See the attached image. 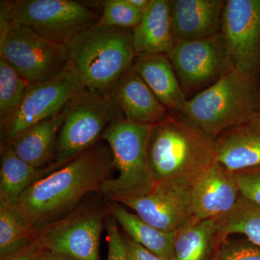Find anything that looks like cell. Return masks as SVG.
<instances>
[{
	"mask_svg": "<svg viewBox=\"0 0 260 260\" xmlns=\"http://www.w3.org/2000/svg\"><path fill=\"white\" fill-rule=\"evenodd\" d=\"M109 214V202L89 195L69 214L38 231L37 242L75 260H100L101 237Z\"/></svg>",
	"mask_w": 260,
	"mask_h": 260,
	"instance_id": "obj_8",
	"label": "cell"
},
{
	"mask_svg": "<svg viewBox=\"0 0 260 260\" xmlns=\"http://www.w3.org/2000/svg\"><path fill=\"white\" fill-rule=\"evenodd\" d=\"M153 124H138L117 118L109 124L102 140L112 152L117 177L108 179L100 194L110 201L145 196L157 183L148 158L149 138Z\"/></svg>",
	"mask_w": 260,
	"mask_h": 260,
	"instance_id": "obj_5",
	"label": "cell"
},
{
	"mask_svg": "<svg viewBox=\"0 0 260 260\" xmlns=\"http://www.w3.org/2000/svg\"><path fill=\"white\" fill-rule=\"evenodd\" d=\"M222 34L234 68L260 81V0H227Z\"/></svg>",
	"mask_w": 260,
	"mask_h": 260,
	"instance_id": "obj_12",
	"label": "cell"
},
{
	"mask_svg": "<svg viewBox=\"0 0 260 260\" xmlns=\"http://www.w3.org/2000/svg\"><path fill=\"white\" fill-rule=\"evenodd\" d=\"M109 95L123 118L132 122L155 124L165 120L170 114L133 67Z\"/></svg>",
	"mask_w": 260,
	"mask_h": 260,
	"instance_id": "obj_16",
	"label": "cell"
},
{
	"mask_svg": "<svg viewBox=\"0 0 260 260\" xmlns=\"http://www.w3.org/2000/svg\"><path fill=\"white\" fill-rule=\"evenodd\" d=\"M211 260H260V247L246 240H224L217 246Z\"/></svg>",
	"mask_w": 260,
	"mask_h": 260,
	"instance_id": "obj_28",
	"label": "cell"
},
{
	"mask_svg": "<svg viewBox=\"0 0 260 260\" xmlns=\"http://www.w3.org/2000/svg\"><path fill=\"white\" fill-rule=\"evenodd\" d=\"M113 170L110 148L99 142L32 184L15 206L37 232L69 214L89 195L100 193Z\"/></svg>",
	"mask_w": 260,
	"mask_h": 260,
	"instance_id": "obj_1",
	"label": "cell"
},
{
	"mask_svg": "<svg viewBox=\"0 0 260 260\" xmlns=\"http://www.w3.org/2000/svg\"><path fill=\"white\" fill-rule=\"evenodd\" d=\"M218 220H196L176 232L172 260H211L218 246Z\"/></svg>",
	"mask_w": 260,
	"mask_h": 260,
	"instance_id": "obj_22",
	"label": "cell"
},
{
	"mask_svg": "<svg viewBox=\"0 0 260 260\" xmlns=\"http://www.w3.org/2000/svg\"><path fill=\"white\" fill-rule=\"evenodd\" d=\"M148 153L157 184L191 187L215 161V140L205 135L177 113L153 124Z\"/></svg>",
	"mask_w": 260,
	"mask_h": 260,
	"instance_id": "obj_2",
	"label": "cell"
},
{
	"mask_svg": "<svg viewBox=\"0 0 260 260\" xmlns=\"http://www.w3.org/2000/svg\"><path fill=\"white\" fill-rule=\"evenodd\" d=\"M133 68L169 112H180L187 99L167 55H137Z\"/></svg>",
	"mask_w": 260,
	"mask_h": 260,
	"instance_id": "obj_19",
	"label": "cell"
},
{
	"mask_svg": "<svg viewBox=\"0 0 260 260\" xmlns=\"http://www.w3.org/2000/svg\"><path fill=\"white\" fill-rule=\"evenodd\" d=\"M176 41L169 1L150 0L139 24L133 29V47L137 55H167Z\"/></svg>",
	"mask_w": 260,
	"mask_h": 260,
	"instance_id": "obj_20",
	"label": "cell"
},
{
	"mask_svg": "<svg viewBox=\"0 0 260 260\" xmlns=\"http://www.w3.org/2000/svg\"><path fill=\"white\" fill-rule=\"evenodd\" d=\"M215 161L235 173L260 165V110L215 139Z\"/></svg>",
	"mask_w": 260,
	"mask_h": 260,
	"instance_id": "obj_15",
	"label": "cell"
},
{
	"mask_svg": "<svg viewBox=\"0 0 260 260\" xmlns=\"http://www.w3.org/2000/svg\"><path fill=\"white\" fill-rule=\"evenodd\" d=\"M218 220V246L232 234H242L260 247V205L241 195L232 211Z\"/></svg>",
	"mask_w": 260,
	"mask_h": 260,
	"instance_id": "obj_24",
	"label": "cell"
},
{
	"mask_svg": "<svg viewBox=\"0 0 260 260\" xmlns=\"http://www.w3.org/2000/svg\"><path fill=\"white\" fill-rule=\"evenodd\" d=\"M110 214L130 239L165 260H172L176 232L160 230L143 220L122 205L109 201Z\"/></svg>",
	"mask_w": 260,
	"mask_h": 260,
	"instance_id": "obj_21",
	"label": "cell"
},
{
	"mask_svg": "<svg viewBox=\"0 0 260 260\" xmlns=\"http://www.w3.org/2000/svg\"><path fill=\"white\" fill-rule=\"evenodd\" d=\"M98 4L102 8V13L96 26L133 30L143 17V12L135 9L127 0H106Z\"/></svg>",
	"mask_w": 260,
	"mask_h": 260,
	"instance_id": "obj_27",
	"label": "cell"
},
{
	"mask_svg": "<svg viewBox=\"0 0 260 260\" xmlns=\"http://www.w3.org/2000/svg\"><path fill=\"white\" fill-rule=\"evenodd\" d=\"M42 251L41 246L36 242L20 250L0 257V260H37Z\"/></svg>",
	"mask_w": 260,
	"mask_h": 260,
	"instance_id": "obj_32",
	"label": "cell"
},
{
	"mask_svg": "<svg viewBox=\"0 0 260 260\" xmlns=\"http://www.w3.org/2000/svg\"><path fill=\"white\" fill-rule=\"evenodd\" d=\"M240 197L232 173L215 161L191 186L193 219L219 220L232 211Z\"/></svg>",
	"mask_w": 260,
	"mask_h": 260,
	"instance_id": "obj_14",
	"label": "cell"
},
{
	"mask_svg": "<svg viewBox=\"0 0 260 260\" xmlns=\"http://www.w3.org/2000/svg\"><path fill=\"white\" fill-rule=\"evenodd\" d=\"M49 174L20 158L9 145L1 144L0 203L15 205L24 191Z\"/></svg>",
	"mask_w": 260,
	"mask_h": 260,
	"instance_id": "obj_23",
	"label": "cell"
},
{
	"mask_svg": "<svg viewBox=\"0 0 260 260\" xmlns=\"http://www.w3.org/2000/svg\"><path fill=\"white\" fill-rule=\"evenodd\" d=\"M68 104L55 115L27 128L9 143L15 153L25 162L38 169L52 166L56 155L59 130L68 112Z\"/></svg>",
	"mask_w": 260,
	"mask_h": 260,
	"instance_id": "obj_18",
	"label": "cell"
},
{
	"mask_svg": "<svg viewBox=\"0 0 260 260\" xmlns=\"http://www.w3.org/2000/svg\"><path fill=\"white\" fill-rule=\"evenodd\" d=\"M259 80L234 68L210 87L186 101L177 113L215 140L247 120L258 109Z\"/></svg>",
	"mask_w": 260,
	"mask_h": 260,
	"instance_id": "obj_4",
	"label": "cell"
},
{
	"mask_svg": "<svg viewBox=\"0 0 260 260\" xmlns=\"http://www.w3.org/2000/svg\"><path fill=\"white\" fill-rule=\"evenodd\" d=\"M105 229L107 233V260H126L122 235L119 232L117 222L111 214L107 219Z\"/></svg>",
	"mask_w": 260,
	"mask_h": 260,
	"instance_id": "obj_30",
	"label": "cell"
},
{
	"mask_svg": "<svg viewBox=\"0 0 260 260\" xmlns=\"http://www.w3.org/2000/svg\"><path fill=\"white\" fill-rule=\"evenodd\" d=\"M85 89L79 77L68 65L54 78L30 84L16 110L0 124L1 144H9L27 128L61 112Z\"/></svg>",
	"mask_w": 260,
	"mask_h": 260,
	"instance_id": "obj_11",
	"label": "cell"
},
{
	"mask_svg": "<svg viewBox=\"0 0 260 260\" xmlns=\"http://www.w3.org/2000/svg\"><path fill=\"white\" fill-rule=\"evenodd\" d=\"M0 56L30 84L60 74L68 65L66 46L22 25L0 23Z\"/></svg>",
	"mask_w": 260,
	"mask_h": 260,
	"instance_id": "obj_9",
	"label": "cell"
},
{
	"mask_svg": "<svg viewBox=\"0 0 260 260\" xmlns=\"http://www.w3.org/2000/svg\"><path fill=\"white\" fill-rule=\"evenodd\" d=\"M173 29L176 40H194L221 32L225 1L172 0Z\"/></svg>",
	"mask_w": 260,
	"mask_h": 260,
	"instance_id": "obj_17",
	"label": "cell"
},
{
	"mask_svg": "<svg viewBox=\"0 0 260 260\" xmlns=\"http://www.w3.org/2000/svg\"><path fill=\"white\" fill-rule=\"evenodd\" d=\"M0 5V23L27 27L62 45L95 25L101 16L72 0H12L1 1Z\"/></svg>",
	"mask_w": 260,
	"mask_h": 260,
	"instance_id": "obj_6",
	"label": "cell"
},
{
	"mask_svg": "<svg viewBox=\"0 0 260 260\" xmlns=\"http://www.w3.org/2000/svg\"><path fill=\"white\" fill-rule=\"evenodd\" d=\"M127 2L135 9L144 12L150 4V0H127Z\"/></svg>",
	"mask_w": 260,
	"mask_h": 260,
	"instance_id": "obj_34",
	"label": "cell"
},
{
	"mask_svg": "<svg viewBox=\"0 0 260 260\" xmlns=\"http://www.w3.org/2000/svg\"><path fill=\"white\" fill-rule=\"evenodd\" d=\"M121 235L125 249L126 260H165L134 242L127 235L122 234Z\"/></svg>",
	"mask_w": 260,
	"mask_h": 260,
	"instance_id": "obj_31",
	"label": "cell"
},
{
	"mask_svg": "<svg viewBox=\"0 0 260 260\" xmlns=\"http://www.w3.org/2000/svg\"><path fill=\"white\" fill-rule=\"evenodd\" d=\"M116 203L131 208L145 222L164 232H177L193 220L189 186L157 184L148 194Z\"/></svg>",
	"mask_w": 260,
	"mask_h": 260,
	"instance_id": "obj_13",
	"label": "cell"
},
{
	"mask_svg": "<svg viewBox=\"0 0 260 260\" xmlns=\"http://www.w3.org/2000/svg\"><path fill=\"white\" fill-rule=\"evenodd\" d=\"M37 242V232L15 205L0 203V257Z\"/></svg>",
	"mask_w": 260,
	"mask_h": 260,
	"instance_id": "obj_25",
	"label": "cell"
},
{
	"mask_svg": "<svg viewBox=\"0 0 260 260\" xmlns=\"http://www.w3.org/2000/svg\"><path fill=\"white\" fill-rule=\"evenodd\" d=\"M119 117L123 116L109 93H95L87 89L80 92L68 106L49 174L100 142L109 124Z\"/></svg>",
	"mask_w": 260,
	"mask_h": 260,
	"instance_id": "obj_7",
	"label": "cell"
},
{
	"mask_svg": "<svg viewBox=\"0 0 260 260\" xmlns=\"http://www.w3.org/2000/svg\"><path fill=\"white\" fill-rule=\"evenodd\" d=\"M184 93L197 94L234 68L222 32L194 40H177L167 54Z\"/></svg>",
	"mask_w": 260,
	"mask_h": 260,
	"instance_id": "obj_10",
	"label": "cell"
},
{
	"mask_svg": "<svg viewBox=\"0 0 260 260\" xmlns=\"http://www.w3.org/2000/svg\"><path fill=\"white\" fill-rule=\"evenodd\" d=\"M68 66L90 91L107 94L132 68L137 54L133 44V30L87 28L66 44Z\"/></svg>",
	"mask_w": 260,
	"mask_h": 260,
	"instance_id": "obj_3",
	"label": "cell"
},
{
	"mask_svg": "<svg viewBox=\"0 0 260 260\" xmlns=\"http://www.w3.org/2000/svg\"><path fill=\"white\" fill-rule=\"evenodd\" d=\"M30 85L0 56V124L16 110Z\"/></svg>",
	"mask_w": 260,
	"mask_h": 260,
	"instance_id": "obj_26",
	"label": "cell"
},
{
	"mask_svg": "<svg viewBox=\"0 0 260 260\" xmlns=\"http://www.w3.org/2000/svg\"><path fill=\"white\" fill-rule=\"evenodd\" d=\"M258 109L260 110V88L259 90V93H258Z\"/></svg>",
	"mask_w": 260,
	"mask_h": 260,
	"instance_id": "obj_35",
	"label": "cell"
},
{
	"mask_svg": "<svg viewBox=\"0 0 260 260\" xmlns=\"http://www.w3.org/2000/svg\"><path fill=\"white\" fill-rule=\"evenodd\" d=\"M232 174L241 195L260 205V165Z\"/></svg>",
	"mask_w": 260,
	"mask_h": 260,
	"instance_id": "obj_29",
	"label": "cell"
},
{
	"mask_svg": "<svg viewBox=\"0 0 260 260\" xmlns=\"http://www.w3.org/2000/svg\"><path fill=\"white\" fill-rule=\"evenodd\" d=\"M37 260H75L70 256L43 249Z\"/></svg>",
	"mask_w": 260,
	"mask_h": 260,
	"instance_id": "obj_33",
	"label": "cell"
}]
</instances>
